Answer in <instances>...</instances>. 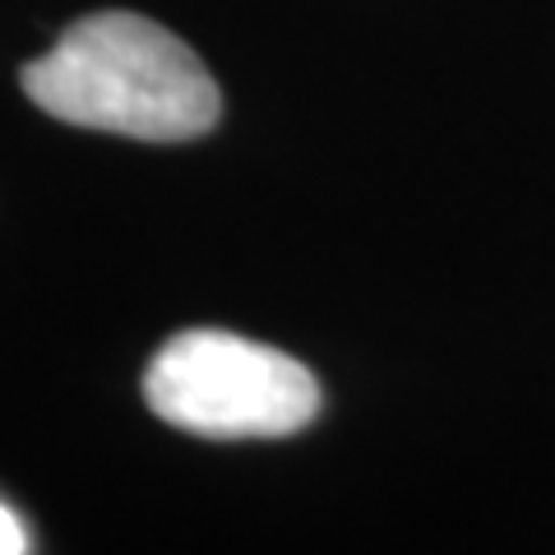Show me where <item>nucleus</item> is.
Masks as SVG:
<instances>
[{"instance_id": "1", "label": "nucleus", "mask_w": 555, "mask_h": 555, "mask_svg": "<svg viewBox=\"0 0 555 555\" xmlns=\"http://www.w3.org/2000/svg\"><path fill=\"white\" fill-rule=\"evenodd\" d=\"M20 83L65 126L149 144L199 139L222 116L218 83L190 42L134 10L75 20L47 56L20 69Z\"/></svg>"}, {"instance_id": "2", "label": "nucleus", "mask_w": 555, "mask_h": 555, "mask_svg": "<svg viewBox=\"0 0 555 555\" xmlns=\"http://www.w3.org/2000/svg\"><path fill=\"white\" fill-rule=\"evenodd\" d=\"M144 398L167 426L208 440L297 436L324 408L320 379L297 357L222 328L167 338L144 371Z\"/></svg>"}, {"instance_id": "3", "label": "nucleus", "mask_w": 555, "mask_h": 555, "mask_svg": "<svg viewBox=\"0 0 555 555\" xmlns=\"http://www.w3.org/2000/svg\"><path fill=\"white\" fill-rule=\"evenodd\" d=\"M28 551H33V537L24 528V518L0 500V555H28Z\"/></svg>"}]
</instances>
